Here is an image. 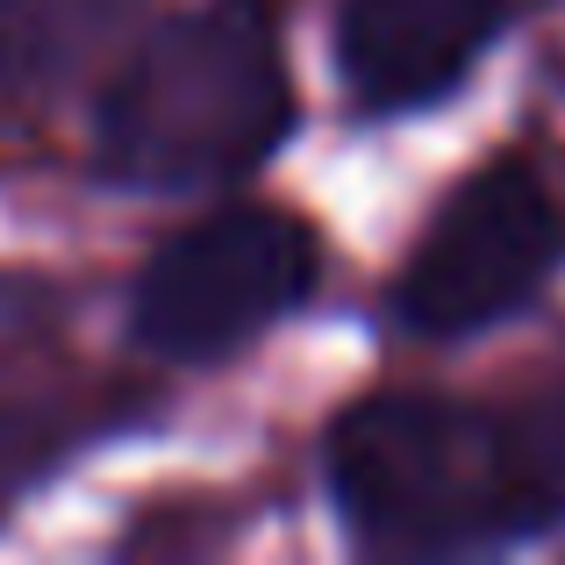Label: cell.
Segmentation results:
<instances>
[{
    "label": "cell",
    "instance_id": "obj_4",
    "mask_svg": "<svg viewBox=\"0 0 565 565\" xmlns=\"http://www.w3.org/2000/svg\"><path fill=\"white\" fill-rule=\"evenodd\" d=\"M565 258V201L523 158H487L466 172L394 279V316L415 337H472L515 316Z\"/></svg>",
    "mask_w": 565,
    "mask_h": 565
},
{
    "label": "cell",
    "instance_id": "obj_6",
    "mask_svg": "<svg viewBox=\"0 0 565 565\" xmlns=\"http://www.w3.org/2000/svg\"><path fill=\"white\" fill-rule=\"evenodd\" d=\"M137 0H0V79L8 86H65L115 43Z\"/></svg>",
    "mask_w": 565,
    "mask_h": 565
},
{
    "label": "cell",
    "instance_id": "obj_8",
    "mask_svg": "<svg viewBox=\"0 0 565 565\" xmlns=\"http://www.w3.org/2000/svg\"><path fill=\"white\" fill-rule=\"evenodd\" d=\"M51 444H57L51 423H36V415H22V408H0V501L51 458Z\"/></svg>",
    "mask_w": 565,
    "mask_h": 565
},
{
    "label": "cell",
    "instance_id": "obj_1",
    "mask_svg": "<svg viewBox=\"0 0 565 565\" xmlns=\"http://www.w3.org/2000/svg\"><path fill=\"white\" fill-rule=\"evenodd\" d=\"M294 129V79L258 0H207L158 22L100 94L94 151L115 186L201 193L258 172Z\"/></svg>",
    "mask_w": 565,
    "mask_h": 565
},
{
    "label": "cell",
    "instance_id": "obj_3",
    "mask_svg": "<svg viewBox=\"0 0 565 565\" xmlns=\"http://www.w3.org/2000/svg\"><path fill=\"white\" fill-rule=\"evenodd\" d=\"M322 244L287 207L236 201L166 236L129 294V337L158 359L207 365L244 351L316 294Z\"/></svg>",
    "mask_w": 565,
    "mask_h": 565
},
{
    "label": "cell",
    "instance_id": "obj_5",
    "mask_svg": "<svg viewBox=\"0 0 565 565\" xmlns=\"http://www.w3.org/2000/svg\"><path fill=\"white\" fill-rule=\"evenodd\" d=\"M509 0H344L337 8V72L373 115H408L444 100L494 29Z\"/></svg>",
    "mask_w": 565,
    "mask_h": 565
},
{
    "label": "cell",
    "instance_id": "obj_2",
    "mask_svg": "<svg viewBox=\"0 0 565 565\" xmlns=\"http://www.w3.org/2000/svg\"><path fill=\"white\" fill-rule=\"evenodd\" d=\"M330 494L386 552H472L544 530L515 415L458 394H365L330 423Z\"/></svg>",
    "mask_w": 565,
    "mask_h": 565
},
{
    "label": "cell",
    "instance_id": "obj_7",
    "mask_svg": "<svg viewBox=\"0 0 565 565\" xmlns=\"http://www.w3.org/2000/svg\"><path fill=\"white\" fill-rule=\"evenodd\" d=\"M515 444H523V472H530V494L544 509V530L565 523V380L544 386V394L515 401Z\"/></svg>",
    "mask_w": 565,
    "mask_h": 565
}]
</instances>
